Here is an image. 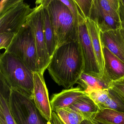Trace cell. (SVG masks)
I'll return each instance as SVG.
<instances>
[{
  "label": "cell",
  "mask_w": 124,
  "mask_h": 124,
  "mask_svg": "<svg viewBox=\"0 0 124 124\" xmlns=\"http://www.w3.org/2000/svg\"><path fill=\"white\" fill-rule=\"evenodd\" d=\"M47 69L58 85L65 89L72 87L83 72V59L79 41L58 47Z\"/></svg>",
  "instance_id": "cell-1"
},
{
  "label": "cell",
  "mask_w": 124,
  "mask_h": 124,
  "mask_svg": "<svg viewBox=\"0 0 124 124\" xmlns=\"http://www.w3.org/2000/svg\"><path fill=\"white\" fill-rule=\"evenodd\" d=\"M40 1L47 8L57 48L66 43L79 41L78 22L68 8L60 0Z\"/></svg>",
  "instance_id": "cell-2"
},
{
  "label": "cell",
  "mask_w": 124,
  "mask_h": 124,
  "mask_svg": "<svg viewBox=\"0 0 124 124\" xmlns=\"http://www.w3.org/2000/svg\"><path fill=\"white\" fill-rule=\"evenodd\" d=\"M0 74L11 88L28 94L32 99L34 72L18 58L7 52L1 54Z\"/></svg>",
  "instance_id": "cell-3"
},
{
  "label": "cell",
  "mask_w": 124,
  "mask_h": 124,
  "mask_svg": "<svg viewBox=\"0 0 124 124\" xmlns=\"http://www.w3.org/2000/svg\"><path fill=\"white\" fill-rule=\"evenodd\" d=\"M34 8L23 0H1L0 2V33L16 34L26 23Z\"/></svg>",
  "instance_id": "cell-4"
},
{
  "label": "cell",
  "mask_w": 124,
  "mask_h": 124,
  "mask_svg": "<svg viewBox=\"0 0 124 124\" xmlns=\"http://www.w3.org/2000/svg\"><path fill=\"white\" fill-rule=\"evenodd\" d=\"M5 52L16 56L33 72H39L33 31L26 23L16 35L10 45Z\"/></svg>",
  "instance_id": "cell-5"
},
{
  "label": "cell",
  "mask_w": 124,
  "mask_h": 124,
  "mask_svg": "<svg viewBox=\"0 0 124 124\" xmlns=\"http://www.w3.org/2000/svg\"><path fill=\"white\" fill-rule=\"evenodd\" d=\"M8 100L17 124H51L42 116L28 94L11 88Z\"/></svg>",
  "instance_id": "cell-6"
},
{
  "label": "cell",
  "mask_w": 124,
  "mask_h": 124,
  "mask_svg": "<svg viewBox=\"0 0 124 124\" xmlns=\"http://www.w3.org/2000/svg\"><path fill=\"white\" fill-rule=\"evenodd\" d=\"M42 4L36 5L27 18L26 23L32 31L37 47L38 67L40 72L44 73L50 61L47 50L43 29Z\"/></svg>",
  "instance_id": "cell-7"
},
{
  "label": "cell",
  "mask_w": 124,
  "mask_h": 124,
  "mask_svg": "<svg viewBox=\"0 0 124 124\" xmlns=\"http://www.w3.org/2000/svg\"><path fill=\"white\" fill-rule=\"evenodd\" d=\"M78 38L83 59V72L98 78H102L86 21L79 13L78 16Z\"/></svg>",
  "instance_id": "cell-8"
},
{
  "label": "cell",
  "mask_w": 124,
  "mask_h": 124,
  "mask_svg": "<svg viewBox=\"0 0 124 124\" xmlns=\"http://www.w3.org/2000/svg\"><path fill=\"white\" fill-rule=\"evenodd\" d=\"M43 74L44 73L40 72H34L32 99L42 116L48 122H50L52 118L53 111Z\"/></svg>",
  "instance_id": "cell-9"
},
{
  "label": "cell",
  "mask_w": 124,
  "mask_h": 124,
  "mask_svg": "<svg viewBox=\"0 0 124 124\" xmlns=\"http://www.w3.org/2000/svg\"><path fill=\"white\" fill-rule=\"evenodd\" d=\"M102 50L104 70L102 78L109 85L124 78V62L105 47L102 46Z\"/></svg>",
  "instance_id": "cell-10"
},
{
  "label": "cell",
  "mask_w": 124,
  "mask_h": 124,
  "mask_svg": "<svg viewBox=\"0 0 124 124\" xmlns=\"http://www.w3.org/2000/svg\"><path fill=\"white\" fill-rule=\"evenodd\" d=\"M86 94H87L79 85L54 93L50 100L52 111L56 112L60 109L69 108L80 98Z\"/></svg>",
  "instance_id": "cell-11"
},
{
  "label": "cell",
  "mask_w": 124,
  "mask_h": 124,
  "mask_svg": "<svg viewBox=\"0 0 124 124\" xmlns=\"http://www.w3.org/2000/svg\"><path fill=\"white\" fill-rule=\"evenodd\" d=\"M89 19L93 21L102 32L117 30L122 28L120 22L100 8L95 0H93Z\"/></svg>",
  "instance_id": "cell-12"
},
{
  "label": "cell",
  "mask_w": 124,
  "mask_h": 124,
  "mask_svg": "<svg viewBox=\"0 0 124 124\" xmlns=\"http://www.w3.org/2000/svg\"><path fill=\"white\" fill-rule=\"evenodd\" d=\"M86 22L96 57L103 77L104 70V60L100 38L101 31L98 27L92 20L87 19Z\"/></svg>",
  "instance_id": "cell-13"
},
{
  "label": "cell",
  "mask_w": 124,
  "mask_h": 124,
  "mask_svg": "<svg viewBox=\"0 0 124 124\" xmlns=\"http://www.w3.org/2000/svg\"><path fill=\"white\" fill-rule=\"evenodd\" d=\"M70 108L79 112L85 120H91L94 115L100 111L98 106L86 94L80 98Z\"/></svg>",
  "instance_id": "cell-14"
},
{
  "label": "cell",
  "mask_w": 124,
  "mask_h": 124,
  "mask_svg": "<svg viewBox=\"0 0 124 124\" xmlns=\"http://www.w3.org/2000/svg\"><path fill=\"white\" fill-rule=\"evenodd\" d=\"M35 4L36 5L42 4L43 6L42 15L43 29L45 33L47 50L51 60L54 52L57 48V47L54 38V34L52 29L48 11L46 6L40 2V0H37Z\"/></svg>",
  "instance_id": "cell-15"
},
{
  "label": "cell",
  "mask_w": 124,
  "mask_h": 124,
  "mask_svg": "<svg viewBox=\"0 0 124 124\" xmlns=\"http://www.w3.org/2000/svg\"><path fill=\"white\" fill-rule=\"evenodd\" d=\"M77 84L87 94L95 90L107 89L109 85L103 78H98L83 72Z\"/></svg>",
  "instance_id": "cell-16"
},
{
  "label": "cell",
  "mask_w": 124,
  "mask_h": 124,
  "mask_svg": "<svg viewBox=\"0 0 124 124\" xmlns=\"http://www.w3.org/2000/svg\"><path fill=\"white\" fill-rule=\"evenodd\" d=\"M115 30L105 32L101 31L100 38L101 45L124 62V53L116 39Z\"/></svg>",
  "instance_id": "cell-17"
},
{
  "label": "cell",
  "mask_w": 124,
  "mask_h": 124,
  "mask_svg": "<svg viewBox=\"0 0 124 124\" xmlns=\"http://www.w3.org/2000/svg\"><path fill=\"white\" fill-rule=\"evenodd\" d=\"M92 119L107 124H124V112L109 109H101Z\"/></svg>",
  "instance_id": "cell-18"
},
{
  "label": "cell",
  "mask_w": 124,
  "mask_h": 124,
  "mask_svg": "<svg viewBox=\"0 0 124 124\" xmlns=\"http://www.w3.org/2000/svg\"><path fill=\"white\" fill-rule=\"evenodd\" d=\"M56 113L64 124H81L85 120L80 113L70 107L60 109Z\"/></svg>",
  "instance_id": "cell-19"
},
{
  "label": "cell",
  "mask_w": 124,
  "mask_h": 124,
  "mask_svg": "<svg viewBox=\"0 0 124 124\" xmlns=\"http://www.w3.org/2000/svg\"><path fill=\"white\" fill-rule=\"evenodd\" d=\"M109 97L107 101L99 107L100 110L109 109L117 111L124 112V102L119 95L111 88H108Z\"/></svg>",
  "instance_id": "cell-20"
},
{
  "label": "cell",
  "mask_w": 124,
  "mask_h": 124,
  "mask_svg": "<svg viewBox=\"0 0 124 124\" xmlns=\"http://www.w3.org/2000/svg\"><path fill=\"white\" fill-rule=\"evenodd\" d=\"M95 1L100 8L120 22L119 15V0H95Z\"/></svg>",
  "instance_id": "cell-21"
},
{
  "label": "cell",
  "mask_w": 124,
  "mask_h": 124,
  "mask_svg": "<svg viewBox=\"0 0 124 124\" xmlns=\"http://www.w3.org/2000/svg\"><path fill=\"white\" fill-rule=\"evenodd\" d=\"M0 124H17L12 115L8 100L0 94Z\"/></svg>",
  "instance_id": "cell-22"
},
{
  "label": "cell",
  "mask_w": 124,
  "mask_h": 124,
  "mask_svg": "<svg viewBox=\"0 0 124 124\" xmlns=\"http://www.w3.org/2000/svg\"><path fill=\"white\" fill-rule=\"evenodd\" d=\"M88 95L99 107L104 104L108 99V88L93 91Z\"/></svg>",
  "instance_id": "cell-23"
},
{
  "label": "cell",
  "mask_w": 124,
  "mask_h": 124,
  "mask_svg": "<svg viewBox=\"0 0 124 124\" xmlns=\"http://www.w3.org/2000/svg\"><path fill=\"white\" fill-rule=\"evenodd\" d=\"M79 13L86 21L89 19L92 8L93 0H74Z\"/></svg>",
  "instance_id": "cell-24"
},
{
  "label": "cell",
  "mask_w": 124,
  "mask_h": 124,
  "mask_svg": "<svg viewBox=\"0 0 124 124\" xmlns=\"http://www.w3.org/2000/svg\"><path fill=\"white\" fill-rule=\"evenodd\" d=\"M16 35L13 33H0V49H5L6 50L11 44Z\"/></svg>",
  "instance_id": "cell-25"
},
{
  "label": "cell",
  "mask_w": 124,
  "mask_h": 124,
  "mask_svg": "<svg viewBox=\"0 0 124 124\" xmlns=\"http://www.w3.org/2000/svg\"><path fill=\"white\" fill-rule=\"evenodd\" d=\"M109 87L114 90L124 102V78L112 82Z\"/></svg>",
  "instance_id": "cell-26"
},
{
  "label": "cell",
  "mask_w": 124,
  "mask_h": 124,
  "mask_svg": "<svg viewBox=\"0 0 124 124\" xmlns=\"http://www.w3.org/2000/svg\"><path fill=\"white\" fill-rule=\"evenodd\" d=\"M60 1L68 8L72 14L75 21L78 22L79 11L74 0H60Z\"/></svg>",
  "instance_id": "cell-27"
},
{
  "label": "cell",
  "mask_w": 124,
  "mask_h": 124,
  "mask_svg": "<svg viewBox=\"0 0 124 124\" xmlns=\"http://www.w3.org/2000/svg\"><path fill=\"white\" fill-rule=\"evenodd\" d=\"M115 35L124 54V29L121 28L115 30Z\"/></svg>",
  "instance_id": "cell-28"
},
{
  "label": "cell",
  "mask_w": 124,
  "mask_h": 124,
  "mask_svg": "<svg viewBox=\"0 0 124 124\" xmlns=\"http://www.w3.org/2000/svg\"><path fill=\"white\" fill-rule=\"evenodd\" d=\"M119 15L122 28L124 29V6L119 0Z\"/></svg>",
  "instance_id": "cell-29"
},
{
  "label": "cell",
  "mask_w": 124,
  "mask_h": 124,
  "mask_svg": "<svg viewBox=\"0 0 124 124\" xmlns=\"http://www.w3.org/2000/svg\"><path fill=\"white\" fill-rule=\"evenodd\" d=\"M50 122L51 124H64L61 120L56 113L53 111L52 112V118Z\"/></svg>",
  "instance_id": "cell-30"
},
{
  "label": "cell",
  "mask_w": 124,
  "mask_h": 124,
  "mask_svg": "<svg viewBox=\"0 0 124 124\" xmlns=\"http://www.w3.org/2000/svg\"><path fill=\"white\" fill-rule=\"evenodd\" d=\"M81 124H93L91 120H83Z\"/></svg>",
  "instance_id": "cell-31"
},
{
  "label": "cell",
  "mask_w": 124,
  "mask_h": 124,
  "mask_svg": "<svg viewBox=\"0 0 124 124\" xmlns=\"http://www.w3.org/2000/svg\"><path fill=\"white\" fill-rule=\"evenodd\" d=\"M92 122H93V124H107L106 123H103L101 122H98V121H96V120H91Z\"/></svg>",
  "instance_id": "cell-32"
},
{
  "label": "cell",
  "mask_w": 124,
  "mask_h": 124,
  "mask_svg": "<svg viewBox=\"0 0 124 124\" xmlns=\"http://www.w3.org/2000/svg\"><path fill=\"white\" fill-rule=\"evenodd\" d=\"M120 0L122 4L124 6V0Z\"/></svg>",
  "instance_id": "cell-33"
}]
</instances>
